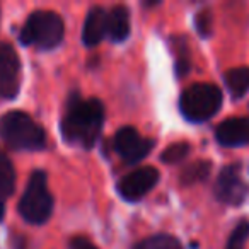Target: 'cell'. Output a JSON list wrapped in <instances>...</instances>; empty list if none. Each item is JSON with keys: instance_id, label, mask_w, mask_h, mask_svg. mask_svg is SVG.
Returning a JSON list of instances; mask_svg holds the SVG:
<instances>
[{"instance_id": "cell-1", "label": "cell", "mask_w": 249, "mask_h": 249, "mask_svg": "<svg viewBox=\"0 0 249 249\" xmlns=\"http://www.w3.org/2000/svg\"><path fill=\"white\" fill-rule=\"evenodd\" d=\"M104 121V106L99 99H82L72 94L62 116V135L70 145L90 149L96 143Z\"/></svg>"}, {"instance_id": "cell-2", "label": "cell", "mask_w": 249, "mask_h": 249, "mask_svg": "<svg viewBox=\"0 0 249 249\" xmlns=\"http://www.w3.org/2000/svg\"><path fill=\"white\" fill-rule=\"evenodd\" d=\"M0 139L14 150H41L46 145L45 130L24 111H9L0 118Z\"/></svg>"}, {"instance_id": "cell-3", "label": "cell", "mask_w": 249, "mask_h": 249, "mask_svg": "<svg viewBox=\"0 0 249 249\" xmlns=\"http://www.w3.org/2000/svg\"><path fill=\"white\" fill-rule=\"evenodd\" d=\"M65 35L63 19L53 11H36L26 21L21 29V43L26 46H36L39 50H53L62 43Z\"/></svg>"}, {"instance_id": "cell-4", "label": "cell", "mask_w": 249, "mask_h": 249, "mask_svg": "<svg viewBox=\"0 0 249 249\" xmlns=\"http://www.w3.org/2000/svg\"><path fill=\"white\" fill-rule=\"evenodd\" d=\"M19 213L29 224H45L53 212V196L48 190L46 173L35 171L19 201Z\"/></svg>"}, {"instance_id": "cell-5", "label": "cell", "mask_w": 249, "mask_h": 249, "mask_svg": "<svg viewBox=\"0 0 249 249\" xmlns=\"http://www.w3.org/2000/svg\"><path fill=\"white\" fill-rule=\"evenodd\" d=\"M181 113L193 123H203L222 106V90L213 84H195L181 94Z\"/></svg>"}, {"instance_id": "cell-6", "label": "cell", "mask_w": 249, "mask_h": 249, "mask_svg": "<svg viewBox=\"0 0 249 249\" xmlns=\"http://www.w3.org/2000/svg\"><path fill=\"white\" fill-rule=\"evenodd\" d=\"M215 196L231 207H239L248 196V183L239 164H229L220 171L215 181Z\"/></svg>"}, {"instance_id": "cell-7", "label": "cell", "mask_w": 249, "mask_h": 249, "mask_svg": "<svg viewBox=\"0 0 249 249\" xmlns=\"http://www.w3.org/2000/svg\"><path fill=\"white\" fill-rule=\"evenodd\" d=\"M114 150L126 164H137L145 159L154 149L156 142L152 139L142 137L132 126H123L114 135Z\"/></svg>"}, {"instance_id": "cell-8", "label": "cell", "mask_w": 249, "mask_h": 249, "mask_svg": "<svg viewBox=\"0 0 249 249\" xmlns=\"http://www.w3.org/2000/svg\"><path fill=\"white\" fill-rule=\"evenodd\" d=\"M21 89V60L14 46L0 45V97L14 99Z\"/></svg>"}, {"instance_id": "cell-9", "label": "cell", "mask_w": 249, "mask_h": 249, "mask_svg": "<svg viewBox=\"0 0 249 249\" xmlns=\"http://www.w3.org/2000/svg\"><path fill=\"white\" fill-rule=\"evenodd\" d=\"M157 181H159V171L156 167H140L118 181V193L124 200L139 201L156 186Z\"/></svg>"}, {"instance_id": "cell-10", "label": "cell", "mask_w": 249, "mask_h": 249, "mask_svg": "<svg viewBox=\"0 0 249 249\" xmlns=\"http://www.w3.org/2000/svg\"><path fill=\"white\" fill-rule=\"evenodd\" d=\"M218 143L227 147H239L249 143V116L227 118L215 130Z\"/></svg>"}, {"instance_id": "cell-11", "label": "cell", "mask_w": 249, "mask_h": 249, "mask_svg": "<svg viewBox=\"0 0 249 249\" xmlns=\"http://www.w3.org/2000/svg\"><path fill=\"white\" fill-rule=\"evenodd\" d=\"M107 31V12L101 5L92 7L87 12L86 24L82 31V41L86 46H96L101 43V39L106 36Z\"/></svg>"}, {"instance_id": "cell-12", "label": "cell", "mask_w": 249, "mask_h": 249, "mask_svg": "<svg viewBox=\"0 0 249 249\" xmlns=\"http://www.w3.org/2000/svg\"><path fill=\"white\" fill-rule=\"evenodd\" d=\"M130 11L124 5H116L107 14V31L106 35L113 41H123L130 35Z\"/></svg>"}, {"instance_id": "cell-13", "label": "cell", "mask_w": 249, "mask_h": 249, "mask_svg": "<svg viewBox=\"0 0 249 249\" xmlns=\"http://www.w3.org/2000/svg\"><path fill=\"white\" fill-rule=\"evenodd\" d=\"M225 84L234 99H241L249 90V67H235L225 72Z\"/></svg>"}, {"instance_id": "cell-14", "label": "cell", "mask_w": 249, "mask_h": 249, "mask_svg": "<svg viewBox=\"0 0 249 249\" xmlns=\"http://www.w3.org/2000/svg\"><path fill=\"white\" fill-rule=\"evenodd\" d=\"M16 188V171L7 154L0 150V203H4Z\"/></svg>"}, {"instance_id": "cell-15", "label": "cell", "mask_w": 249, "mask_h": 249, "mask_svg": "<svg viewBox=\"0 0 249 249\" xmlns=\"http://www.w3.org/2000/svg\"><path fill=\"white\" fill-rule=\"evenodd\" d=\"M212 171L210 160H196V162L188 164L181 173V183L183 184H195L205 181Z\"/></svg>"}, {"instance_id": "cell-16", "label": "cell", "mask_w": 249, "mask_h": 249, "mask_svg": "<svg viewBox=\"0 0 249 249\" xmlns=\"http://www.w3.org/2000/svg\"><path fill=\"white\" fill-rule=\"evenodd\" d=\"M133 249H183L178 239L167 234H157L152 237L142 239L133 246Z\"/></svg>"}, {"instance_id": "cell-17", "label": "cell", "mask_w": 249, "mask_h": 249, "mask_svg": "<svg viewBox=\"0 0 249 249\" xmlns=\"http://www.w3.org/2000/svg\"><path fill=\"white\" fill-rule=\"evenodd\" d=\"M173 52L176 55V69L178 75H186L190 69V50L184 38H173Z\"/></svg>"}, {"instance_id": "cell-18", "label": "cell", "mask_w": 249, "mask_h": 249, "mask_svg": "<svg viewBox=\"0 0 249 249\" xmlns=\"http://www.w3.org/2000/svg\"><path fill=\"white\" fill-rule=\"evenodd\" d=\"M190 154V143L186 142H176L169 145L160 156V160L166 164H178Z\"/></svg>"}, {"instance_id": "cell-19", "label": "cell", "mask_w": 249, "mask_h": 249, "mask_svg": "<svg viewBox=\"0 0 249 249\" xmlns=\"http://www.w3.org/2000/svg\"><path fill=\"white\" fill-rule=\"evenodd\" d=\"M248 237H249V222L241 220L237 224V227L232 231L225 249H244V244H246V241H248Z\"/></svg>"}, {"instance_id": "cell-20", "label": "cell", "mask_w": 249, "mask_h": 249, "mask_svg": "<svg viewBox=\"0 0 249 249\" xmlns=\"http://www.w3.org/2000/svg\"><path fill=\"white\" fill-rule=\"evenodd\" d=\"M196 28L203 36H208L212 33V12L210 11H201L196 16Z\"/></svg>"}, {"instance_id": "cell-21", "label": "cell", "mask_w": 249, "mask_h": 249, "mask_svg": "<svg viewBox=\"0 0 249 249\" xmlns=\"http://www.w3.org/2000/svg\"><path fill=\"white\" fill-rule=\"evenodd\" d=\"M70 249H97V248L87 237L77 235V237H73L70 241Z\"/></svg>"}, {"instance_id": "cell-22", "label": "cell", "mask_w": 249, "mask_h": 249, "mask_svg": "<svg viewBox=\"0 0 249 249\" xmlns=\"http://www.w3.org/2000/svg\"><path fill=\"white\" fill-rule=\"evenodd\" d=\"M4 213H5V205H4V203H0V220L4 218Z\"/></svg>"}]
</instances>
